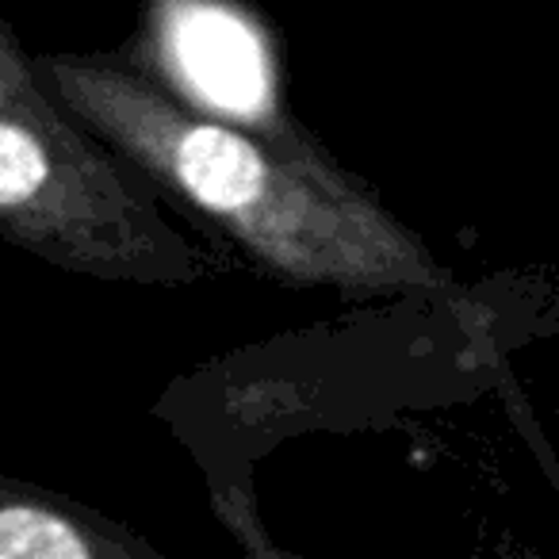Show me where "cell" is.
<instances>
[{"mask_svg": "<svg viewBox=\"0 0 559 559\" xmlns=\"http://www.w3.org/2000/svg\"><path fill=\"white\" fill-rule=\"evenodd\" d=\"M47 85L0 16V234L66 272L119 284H195L230 261L188 241Z\"/></svg>", "mask_w": 559, "mask_h": 559, "instance_id": "obj_2", "label": "cell"}, {"mask_svg": "<svg viewBox=\"0 0 559 559\" xmlns=\"http://www.w3.org/2000/svg\"><path fill=\"white\" fill-rule=\"evenodd\" d=\"M154 556L150 544L96 513L50 495L0 483V559H131Z\"/></svg>", "mask_w": 559, "mask_h": 559, "instance_id": "obj_4", "label": "cell"}, {"mask_svg": "<svg viewBox=\"0 0 559 559\" xmlns=\"http://www.w3.org/2000/svg\"><path fill=\"white\" fill-rule=\"evenodd\" d=\"M35 70L96 139L284 284L357 299H460L433 253L326 157L200 116L108 58L50 55Z\"/></svg>", "mask_w": 559, "mask_h": 559, "instance_id": "obj_1", "label": "cell"}, {"mask_svg": "<svg viewBox=\"0 0 559 559\" xmlns=\"http://www.w3.org/2000/svg\"><path fill=\"white\" fill-rule=\"evenodd\" d=\"M146 24V58L173 100L288 154L322 157L284 111L276 55L253 12L234 0H150Z\"/></svg>", "mask_w": 559, "mask_h": 559, "instance_id": "obj_3", "label": "cell"}]
</instances>
